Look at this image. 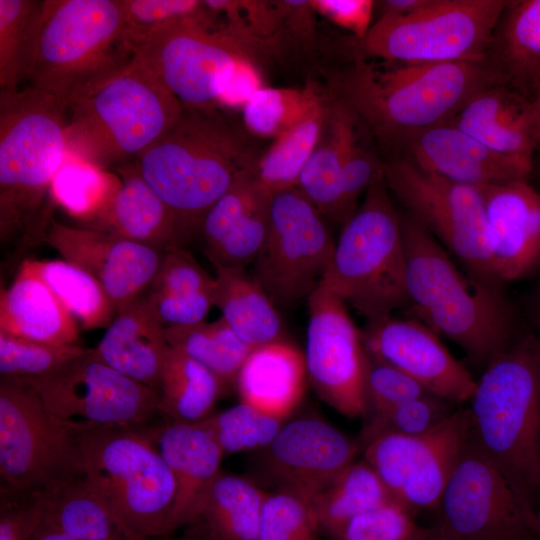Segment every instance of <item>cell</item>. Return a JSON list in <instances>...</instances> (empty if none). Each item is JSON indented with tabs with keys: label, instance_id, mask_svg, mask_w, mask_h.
Wrapping results in <instances>:
<instances>
[{
	"label": "cell",
	"instance_id": "obj_62",
	"mask_svg": "<svg viewBox=\"0 0 540 540\" xmlns=\"http://www.w3.org/2000/svg\"><path fill=\"white\" fill-rule=\"evenodd\" d=\"M534 530L540 540V507L538 508V510L535 512V515H534Z\"/></svg>",
	"mask_w": 540,
	"mask_h": 540
},
{
	"label": "cell",
	"instance_id": "obj_43",
	"mask_svg": "<svg viewBox=\"0 0 540 540\" xmlns=\"http://www.w3.org/2000/svg\"><path fill=\"white\" fill-rule=\"evenodd\" d=\"M120 183L112 173L67 155L53 179L50 197L69 215L93 221L107 207Z\"/></svg>",
	"mask_w": 540,
	"mask_h": 540
},
{
	"label": "cell",
	"instance_id": "obj_12",
	"mask_svg": "<svg viewBox=\"0 0 540 540\" xmlns=\"http://www.w3.org/2000/svg\"><path fill=\"white\" fill-rule=\"evenodd\" d=\"M387 187L406 209L477 280L501 287L491 256L480 188L461 184L398 158L382 163Z\"/></svg>",
	"mask_w": 540,
	"mask_h": 540
},
{
	"label": "cell",
	"instance_id": "obj_35",
	"mask_svg": "<svg viewBox=\"0 0 540 540\" xmlns=\"http://www.w3.org/2000/svg\"><path fill=\"white\" fill-rule=\"evenodd\" d=\"M393 501L380 477L363 459L346 467L309 503L320 528L340 539L353 518Z\"/></svg>",
	"mask_w": 540,
	"mask_h": 540
},
{
	"label": "cell",
	"instance_id": "obj_22",
	"mask_svg": "<svg viewBox=\"0 0 540 540\" xmlns=\"http://www.w3.org/2000/svg\"><path fill=\"white\" fill-rule=\"evenodd\" d=\"M272 199L250 169L211 207L199 232L214 268L245 269L254 263L268 233Z\"/></svg>",
	"mask_w": 540,
	"mask_h": 540
},
{
	"label": "cell",
	"instance_id": "obj_27",
	"mask_svg": "<svg viewBox=\"0 0 540 540\" xmlns=\"http://www.w3.org/2000/svg\"><path fill=\"white\" fill-rule=\"evenodd\" d=\"M168 349L165 327L141 295L116 309L113 320L93 351L120 374L159 393Z\"/></svg>",
	"mask_w": 540,
	"mask_h": 540
},
{
	"label": "cell",
	"instance_id": "obj_53",
	"mask_svg": "<svg viewBox=\"0 0 540 540\" xmlns=\"http://www.w3.org/2000/svg\"><path fill=\"white\" fill-rule=\"evenodd\" d=\"M0 503V540H29L42 515L40 495L1 486Z\"/></svg>",
	"mask_w": 540,
	"mask_h": 540
},
{
	"label": "cell",
	"instance_id": "obj_19",
	"mask_svg": "<svg viewBox=\"0 0 540 540\" xmlns=\"http://www.w3.org/2000/svg\"><path fill=\"white\" fill-rule=\"evenodd\" d=\"M362 443L314 417L285 421L274 439L258 451L263 481L308 502L355 461Z\"/></svg>",
	"mask_w": 540,
	"mask_h": 540
},
{
	"label": "cell",
	"instance_id": "obj_37",
	"mask_svg": "<svg viewBox=\"0 0 540 540\" xmlns=\"http://www.w3.org/2000/svg\"><path fill=\"white\" fill-rule=\"evenodd\" d=\"M345 106L335 101L328 108L326 135L302 170L298 189L328 220L343 225L342 156ZM324 131V130H323Z\"/></svg>",
	"mask_w": 540,
	"mask_h": 540
},
{
	"label": "cell",
	"instance_id": "obj_13",
	"mask_svg": "<svg viewBox=\"0 0 540 540\" xmlns=\"http://www.w3.org/2000/svg\"><path fill=\"white\" fill-rule=\"evenodd\" d=\"M334 248L324 216L298 188L276 193L252 277L276 307H293L321 285Z\"/></svg>",
	"mask_w": 540,
	"mask_h": 540
},
{
	"label": "cell",
	"instance_id": "obj_14",
	"mask_svg": "<svg viewBox=\"0 0 540 540\" xmlns=\"http://www.w3.org/2000/svg\"><path fill=\"white\" fill-rule=\"evenodd\" d=\"M253 52L223 26L202 20L167 24L131 49L183 106L194 108L216 107L232 68Z\"/></svg>",
	"mask_w": 540,
	"mask_h": 540
},
{
	"label": "cell",
	"instance_id": "obj_39",
	"mask_svg": "<svg viewBox=\"0 0 540 540\" xmlns=\"http://www.w3.org/2000/svg\"><path fill=\"white\" fill-rule=\"evenodd\" d=\"M165 337L170 347L206 367L223 386L235 384L252 350L221 317L214 322L167 327Z\"/></svg>",
	"mask_w": 540,
	"mask_h": 540
},
{
	"label": "cell",
	"instance_id": "obj_59",
	"mask_svg": "<svg viewBox=\"0 0 540 540\" xmlns=\"http://www.w3.org/2000/svg\"><path fill=\"white\" fill-rule=\"evenodd\" d=\"M29 540H76L58 531L37 527Z\"/></svg>",
	"mask_w": 540,
	"mask_h": 540
},
{
	"label": "cell",
	"instance_id": "obj_4",
	"mask_svg": "<svg viewBox=\"0 0 540 540\" xmlns=\"http://www.w3.org/2000/svg\"><path fill=\"white\" fill-rule=\"evenodd\" d=\"M68 105L38 89L0 91V240L43 242L47 203L67 157Z\"/></svg>",
	"mask_w": 540,
	"mask_h": 540
},
{
	"label": "cell",
	"instance_id": "obj_55",
	"mask_svg": "<svg viewBox=\"0 0 540 540\" xmlns=\"http://www.w3.org/2000/svg\"><path fill=\"white\" fill-rule=\"evenodd\" d=\"M314 11L349 30L357 40L365 37L371 25L375 2L371 0H313Z\"/></svg>",
	"mask_w": 540,
	"mask_h": 540
},
{
	"label": "cell",
	"instance_id": "obj_36",
	"mask_svg": "<svg viewBox=\"0 0 540 540\" xmlns=\"http://www.w3.org/2000/svg\"><path fill=\"white\" fill-rule=\"evenodd\" d=\"M266 494L252 480L221 472L209 489L200 518L215 540H259Z\"/></svg>",
	"mask_w": 540,
	"mask_h": 540
},
{
	"label": "cell",
	"instance_id": "obj_17",
	"mask_svg": "<svg viewBox=\"0 0 540 540\" xmlns=\"http://www.w3.org/2000/svg\"><path fill=\"white\" fill-rule=\"evenodd\" d=\"M469 432L468 409H458L424 434L370 439L363 444L364 460L397 503L409 511L436 508Z\"/></svg>",
	"mask_w": 540,
	"mask_h": 540
},
{
	"label": "cell",
	"instance_id": "obj_18",
	"mask_svg": "<svg viewBox=\"0 0 540 540\" xmlns=\"http://www.w3.org/2000/svg\"><path fill=\"white\" fill-rule=\"evenodd\" d=\"M307 301L304 356L311 385L324 402L342 415H366L369 357L346 303L322 283Z\"/></svg>",
	"mask_w": 540,
	"mask_h": 540
},
{
	"label": "cell",
	"instance_id": "obj_50",
	"mask_svg": "<svg viewBox=\"0 0 540 540\" xmlns=\"http://www.w3.org/2000/svg\"><path fill=\"white\" fill-rule=\"evenodd\" d=\"M429 530L419 527L411 511L393 501L353 518L341 540H422Z\"/></svg>",
	"mask_w": 540,
	"mask_h": 540
},
{
	"label": "cell",
	"instance_id": "obj_46",
	"mask_svg": "<svg viewBox=\"0 0 540 540\" xmlns=\"http://www.w3.org/2000/svg\"><path fill=\"white\" fill-rule=\"evenodd\" d=\"M124 40L131 49L157 29L183 20L215 21V14L204 1L123 0ZM132 55V54H131Z\"/></svg>",
	"mask_w": 540,
	"mask_h": 540
},
{
	"label": "cell",
	"instance_id": "obj_5",
	"mask_svg": "<svg viewBox=\"0 0 540 540\" xmlns=\"http://www.w3.org/2000/svg\"><path fill=\"white\" fill-rule=\"evenodd\" d=\"M470 433L534 512L540 507V334L513 340L485 366Z\"/></svg>",
	"mask_w": 540,
	"mask_h": 540
},
{
	"label": "cell",
	"instance_id": "obj_40",
	"mask_svg": "<svg viewBox=\"0 0 540 540\" xmlns=\"http://www.w3.org/2000/svg\"><path fill=\"white\" fill-rule=\"evenodd\" d=\"M329 106L318 107L307 118L275 138L257 160L258 180L274 194L297 188L302 170L323 134Z\"/></svg>",
	"mask_w": 540,
	"mask_h": 540
},
{
	"label": "cell",
	"instance_id": "obj_52",
	"mask_svg": "<svg viewBox=\"0 0 540 540\" xmlns=\"http://www.w3.org/2000/svg\"><path fill=\"white\" fill-rule=\"evenodd\" d=\"M213 282L214 277L189 252L175 248L163 254L149 291L169 294L211 292Z\"/></svg>",
	"mask_w": 540,
	"mask_h": 540
},
{
	"label": "cell",
	"instance_id": "obj_11",
	"mask_svg": "<svg viewBox=\"0 0 540 540\" xmlns=\"http://www.w3.org/2000/svg\"><path fill=\"white\" fill-rule=\"evenodd\" d=\"M2 486L41 494L84 474L76 421L51 413L29 386L0 381Z\"/></svg>",
	"mask_w": 540,
	"mask_h": 540
},
{
	"label": "cell",
	"instance_id": "obj_21",
	"mask_svg": "<svg viewBox=\"0 0 540 540\" xmlns=\"http://www.w3.org/2000/svg\"><path fill=\"white\" fill-rule=\"evenodd\" d=\"M63 260L95 278L116 309L140 297L156 275L164 253L88 227L52 218L44 241Z\"/></svg>",
	"mask_w": 540,
	"mask_h": 540
},
{
	"label": "cell",
	"instance_id": "obj_61",
	"mask_svg": "<svg viewBox=\"0 0 540 540\" xmlns=\"http://www.w3.org/2000/svg\"><path fill=\"white\" fill-rule=\"evenodd\" d=\"M422 540H456L449 536L448 534L444 533L439 528L435 530H429L428 533L424 536Z\"/></svg>",
	"mask_w": 540,
	"mask_h": 540
},
{
	"label": "cell",
	"instance_id": "obj_32",
	"mask_svg": "<svg viewBox=\"0 0 540 540\" xmlns=\"http://www.w3.org/2000/svg\"><path fill=\"white\" fill-rule=\"evenodd\" d=\"M212 305L249 347L283 340L281 316L264 289L245 269L215 268Z\"/></svg>",
	"mask_w": 540,
	"mask_h": 540
},
{
	"label": "cell",
	"instance_id": "obj_57",
	"mask_svg": "<svg viewBox=\"0 0 540 540\" xmlns=\"http://www.w3.org/2000/svg\"><path fill=\"white\" fill-rule=\"evenodd\" d=\"M427 2L428 0H385L377 2L376 5L379 7L380 16L400 17L415 12Z\"/></svg>",
	"mask_w": 540,
	"mask_h": 540
},
{
	"label": "cell",
	"instance_id": "obj_1",
	"mask_svg": "<svg viewBox=\"0 0 540 540\" xmlns=\"http://www.w3.org/2000/svg\"><path fill=\"white\" fill-rule=\"evenodd\" d=\"M497 85L482 59L395 64L388 69L357 59L339 78L338 101L389 145L449 123L478 93Z\"/></svg>",
	"mask_w": 540,
	"mask_h": 540
},
{
	"label": "cell",
	"instance_id": "obj_16",
	"mask_svg": "<svg viewBox=\"0 0 540 540\" xmlns=\"http://www.w3.org/2000/svg\"><path fill=\"white\" fill-rule=\"evenodd\" d=\"M22 385L31 387L44 406L64 420L142 426L159 415L157 391L120 374L90 348L51 374Z\"/></svg>",
	"mask_w": 540,
	"mask_h": 540
},
{
	"label": "cell",
	"instance_id": "obj_48",
	"mask_svg": "<svg viewBox=\"0 0 540 540\" xmlns=\"http://www.w3.org/2000/svg\"><path fill=\"white\" fill-rule=\"evenodd\" d=\"M319 529L307 500L288 492H267L259 540H319Z\"/></svg>",
	"mask_w": 540,
	"mask_h": 540
},
{
	"label": "cell",
	"instance_id": "obj_23",
	"mask_svg": "<svg viewBox=\"0 0 540 540\" xmlns=\"http://www.w3.org/2000/svg\"><path fill=\"white\" fill-rule=\"evenodd\" d=\"M141 428L168 465L175 483L173 528L198 520L210 487L220 475L223 450L201 420L178 422L158 415Z\"/></svg>",
	"mask_w": 540,
	"mask_h": 540
},
{
	"label": "cell",
	"instance_id": "obj_28",
	"mask_svg": "<svg viewBox=\"0 0 540 540\" xmlns=\"http://www.w3.org/2000/svg\"><path fill=\"white\" fill-rule=\"evenodd\" d=\"M116 170L120 174V186L88 228L161 253L182 248L184 242L172 212L140 176L135 165L126 164Z\"/></svg>",
	"mask_w": 540,
	"mask_h": 540
},
{
	"label": "cell",
	"instance_id": "obj_30",
	"mask_svg": "<svg viewBox=\"0 0 540 540\" xmlns=\"http://www.w3.org/2000/svg\"><path fill=\"white\" fill-rule=\"evenodd\" d=\"M0 332L49 345L79 344L78 324L27 259L1 291Z\"/></svg>",
	"mask_w": 540,
	"mask_h": 540
},
{
	"label": "cell",
	"instance_id": "obj_38",
	"mask_svg": "<svg viewBox=\"0 0 540 540\" xmlns=\"http://www.w3.org/2000/svg\"><path fill=\"white\" fill-rule=\"evenodd\" d=\"M27 260L80 328L108 327L116 314V306L89 273L63 259Z\"/></svg>",
	"mask_w": 540,
	"mask_h": 540
},
{
	"label": "cell",
	"instance_id": "obj_49",
	"mask_svg": "<svg viewBox=\"0 0 540 540\" xmlns=\"http://www.w3.org/2000/svg\"><path fill=\"white\" fill-rule=\"evenodd\" d=\"M357 122L356 117L346 108L342 156L343 209L346 221L357 209L358 199L366 193L382 169V163L359 143Z\"/></svg>",
	"mask_w": 540,
	"mask_h": 540
},
{
	"label": "cell",
	"instance_id": "obj_45",
	"mask_svg": "<svg viewBox=\"0 0 540 540\" xmlns=\"http://www.w3.org/2000/svg\"><path fill=\"white\" fill-rule=\"evenodd\" d=\"M202 421L224 454L262 450L274 439L285 422L243 402Z\"/></svg>",
	"mask_w": 540,
	"mask_h": 540
},
{
	"label": "cell",
	"instance_id": "obj_34",
	"mask_svg": "<svg viewBox=\"0 0 540 540\" xmlns=\"http://www.w3.org/2000/svg\"><path fill=\"white\" fill-rule=\"evenodd\" d=\"M223 384L206 367L169 346L161 371L158 412L178 422L212 415Z\"/></svg>",
	"mask_w": 540,
	"mask_h": 540
},
{
	"label": "cell",
	"instance_id": "obj_15",
	"mask_svg": "<svg viewBox=\"0 0 540 540\" xmlns=\"http://www.w3.org/2000/svg\"><path fill=\"white\" fill-rule=\"evenodd\" d=\"M436 508L438 528L456 540H539L535 512L470 432Z\"/></svg>",
	"mask_w": 540,
	"mask_h": 540
},
{
	"label": "cell",
	"instance_id": "obj_7",
	"mask_svg": "<svg viewBox=\"0 0 540 540\" xmlns=\"http://www.w3.org/2000/svg\"><path fill=\"white\" fill-rule=\"evenodd\" d=\"M84 476L132 540L170 535L174 477L141 426L77 422Z\"/></svg>",
	"mask_w": 540,
	"mask_h": 540
},
{
	"label": "cell",
	"instance_id": "obj_42",
	"mask_svg": "<svg viewBox=\"0 0 540 540\" xmlns=\"http://www.w3.org/2000/svg\"><path fill=\"white\" fill-rule=\"evenodd\" d=\"M44 1L0 0V91L26 79Z\"/></svg>",
	"mask_w": 540,
	"mask_h": 540
},
{
	"label": "cell",
	"instance_id": "obj_10",
	"mask_svg": "<svg viewBox=\"0 0 540 540\" xmlns=\"http://www.w3.org/2000/svg\"><path fill=\"white\" fill-rule=\"evenodd\" d=\"M508 0H428L405 16H380L358 40L364 55L394 64L482 59Z\"/></svg>",
	"mask_w": 540,
	"mask_h": 540
},
{
	"label": "cell",
	"instance_id": "obj_9",
	"mask_svg": "<svg viewBox=\"0 0 540 540\" xmlns=\"http://www.w3.org/2000/svg\"><path fill=\"white\" fill-rule=\"evenodd\" d=\"M322 284L367 322L390 316L409 304L401 218L382 169L362 203L342 225Z\"/></svg>",
	"mask_w": 540,
	"mask_h": 540
},
{
	"label": "cell",
	"instance_id": "obj_8",
	"mask_svg": "<svg viewBox=\"0 0 540 540\" xmlns=\"http://www.w3.org/2000/svg\"><path fill=\"white\" fill-rule=\"evenodd\" d=\"M123 0H44L30 87L69 105L132 58Z\"/></svg>",
	"mask_w": 540,
	"mask_h": 540
},
{
	"label": "cell",
	"instance_id": "obj_51",
	"mask_svg": "<svg viewBox=\"0 0 540 540\" xmlns=\"http://www.w3.org/2000/svg\"><path fill=\"white\" fill-rule=\"evenodd\" d=\"M426 394L432 393L406 373L369 357L365 381L367 412L370 411L372 415L383 413L404 401Z\"/></svg>",
	"mask_w": 540,
	"mask_h": 540
},
{
	"label": "cell",
	"instance_id": "obj_47",
	"mask_svg": "<svg viewBox=\"0 0 540 540\" xmlns=\"http://www.w3.org/2000/svg\"><path fill=\"white\" fill-rule=\"evenodd\" d=\"M453 403L433 394L404 401L379 414L372 415L362 439V446L370 439L385 433L406 436L424 434L452 415Z\"/></svg>",
	"mask_w": 540,
	"mask_h": 540
},
{
	"label": "cell",
	"instance_id": "obj_24",
	"mask_svg": "<svg viewBox=\"0 0 540 540\" xmlns=\"http://www.w3.org/2000/svg\"><path fill=\"white\" fill-rule=\"evenodd\" d=\"M403 148L419 168L477 188L527 180L533 164L500 153L450 123L413 136Z\"/></svg>",
	"mask_w": 540,
	"mask_h": 540
},
{
	"label": "cell",
	"instance_id": "obj_26",
	"mask_svg": "<svg viewBox=\"0 0 540 540\" xmlns=\"http://www.w3.org/2000/svg\"><path fill=\"white\" fill-rule=\"evenodd\" d=\"M449 123L511 156L533 159L540 145V102L501 85L478 93Z\"/></svg>",
	"mask_w": 540,
	"mask_h": 540
},
{
	"label": "cell",
	"instance_id": "obj_41",
	"mask_svg": "<svg viewBox=\"0 0 540 540\" xmlns=\"http://www.w3.org/2000/svg\"><path fill=\"white\" fill-rule=\"evenodd\" d=\"M323 104L312 83L300 89L263 86L243 106L242 117L251 134L275 139Z\"/></svg>",
	"mask_w": 540,
	"mask_h": 540
},
{
	"label": "cell",
	"instance_id": "obj_2",
	"mask_svg": "<svg viewBox=\"0 0 540 540\" xmlns=\"http://www.w3.org/2000/svg\"><path fill=\"white\" fill-rule=\"evenodd\" d=\"M254 160L239 133L215 108L184 106L176 121L134 161L172 212L183 242L199 232L211 207Z\"/></svg>",
	"mask_w": 540,
	"mask_h": 540
},
{
	"label": "cell",
	"instance_id": "obj_29",
	"mask_svg": "<svg viewBox=\"0 0 540 540\" xmlns=\"http://www.w3.org/2000/svg\"><path fill=\"white\" fill-rule=\"evenodd\" d=\"M484 62L497 85L535 101L540 93V0H508Z\"/></svg>",
	"mask_w": 540,
	"mask_h": 540
},
{
	"label": "cell",
	"instance_id": "obj_3",
	"mask_svg": "<svg viewBox=\"0 0 540 540\" xmlns=\"http://www.w3.org/2000/svg\"><path fill=\"white\" fill-rule=\"evenodd\" d=\"M408 302L419 321L487 365L515 337V317L501 287L464 275L447 250L400 213Z\"/></svg>",
	"mask_w": 540,
	"mask_h": 540
},
{
	"label": "cell",
	"instance_id": "obj_56",
	"mask_svg": "<svg viewBox=\"0 0 540 540\" xmlns=\"http://www.w3.org/2000/svg\"><path fill=\"white\" fill-rule=\"evenodd\" d=\"M262 87L261 75L253 57H245L239 60L231 70L218 98L217 106L243 108L253 93Z\"/></svg>",
	"mask_w": 540,
	"mask_h": 540
},
{
	"label": "cell",
	"instance_id": "obj_6",
	"mask_svg": "<svg viewBox=\"0 0 540 540\" xmlns=\"http://www.w3.org/2000/svg\"><path fill=\"white\" fill-rule=\"evenodd\" d=\"M183 108L150 70L131 58L69 105L67 155L106 171L130 164Z\"/></svg>",
	"mask_w": 540,
	"mask_h": 540
},
{
	"label": "cell",
	"instance_id": "obj_63",
	"mask_svg": "<svg viewBox=\"0 0 540 540\" xmlns=\"http://www.w3.org/2000/svg\"><path fill=\"white\" fill-rule=\"evenodd\" d=\"M536 100H538V101L540 102V93H539V95H538V97H537Z\"/></svg>",
	"mask_w": 540,
	"mask_h": 540
},
{
	"label": "cell",
	"instance_id": "obj_20",
	"mask_svg": "<svg viewBox=\"0 0 540 540\" xmlns=\"http://www.w3.org/2000/svg\"><path fill=\"white\" fill-rule=\"evenodd\" d=\"M360 332L369 357L406 373L433 395L453 404L473 395L476 380L421 321L390 315L368 321Z\"/></svg>",
	"mask_w": 540,
	"mask_h": 540
},
{
	"label": "cell",
	"instance_id": "obj_44",
	"mask_svg": "<svg viewBox=\"0 0 540 540\" xmlns=\"http://www.w3.org/2000/svg\"><path fill=\"white\" fill-rule=\"evenodd\" d=\"M89 348L80 344L49 345L0 332V377L25 384L56 371Z\"/></svg>",
	"mask_w": 540,
	"mask_h": 540
},
{
	"label": "cell",
	"instance_id": "obj_33",
	"mask_svg": "<svg viewBox=\"0 0 540 540\" xmlns=\"http://www.w3.org/2000/svg\"><path fill=\"white\" fill-rule=\"evenodd\" d=\"M42 515L38 527L76 540H103L125 535L104 500L84 474L40 494Z\"/></svg>",
	"mask_w": 540,
	"mask_h": 540
},
{
	"label": "cell",
	"instance_id": "obj_25",
	"mask_svg": "<svg viewBox=\"0 0 540 540\" xmlns=\"http://www.w3.org/2000/svg\"><path fill=\"white\" fill-rule=\"evenodd\" d=\"M480 189L496 278L514 281L540 268V192L527 180Z\"/></svg>",
	"mask_w": 540,
	"mask_h": 540
},
{
	"label": "cell",
	"instance_id": "obj_58",
	"mask_svg": "<svg viewBox=\"0 0 540 540\" xmlns=\"http://www.w3.org/2000/svg\"><path fill=\"white\" fill-rule=\"evenodd\" d=\"M149 540H215L211 535L205 522L199 518L195 522L184 527L181 534L175 536L172 534Z\"/></svg>",
	"mask_w": 540,
	"mask_h": 540
},
{
	"label": "cell",
	"instance_id": "obj_31",
	"mask_svg": "<svg viewBox=\"0 0 540 540\" xmlns=\"http://www.w3.org/2000/svg\"><path fill=\"white\" fill-rule=\"evenodd\" d=\"M304 353L283 340L253 348L236 378L241 402L286 421L306 386Z\"/></svg>",
	"mask_w": 540,
	"mask_h": 540
},
{
	"label": "cell",
	"instance_id": "obj_60",
	"mask_svg": "<svg viewBox=\"0 0 540 540\" xmlns=\"http://www.w3.org/2000/svg\"><path fill=\"white\" fill-rule=\"evenodd\" d=\"M532 307L535 323L538 328V333L540 334V284L534 293Z\"/></svg>",
	"mask_w": 540,
	"mask_h": 540
},
{
	"label": "cell",
	"instance_id": "obj_54",
	"mask_svg": "<svg viewBox=\"0 0 540 540\" xmlns=\"http://www.w3.org/2000/svg\"><path fill=\"white\" fill-rule=\"evenodd\" d=\"M144 297L153 315L165 328L203 322L213 306L211 292L169 294L148 291Z\"/></svg>",
	"mask_w": 540,
	"mask_h": 540
}]
</instances>
